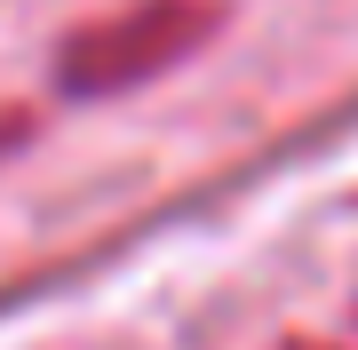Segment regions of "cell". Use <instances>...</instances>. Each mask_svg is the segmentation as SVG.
Masks as SVG:
<instances>
[{"label":"cell","instance_id":"cell-1","mask_svg":"<svg viewBox=\"0 0 358 350\" xmlns=\"http://www.w3.org/2000/svg\"><path fill=\"white\" fill-rule=\"evenodd\" d=\"M207 32H215V0H136L120 16L80 24L56 48V88L64 96H128L143 80H159L167 64H183Z\"/></svg>","mask_w":358,"mask_h":350}]
</instances>
